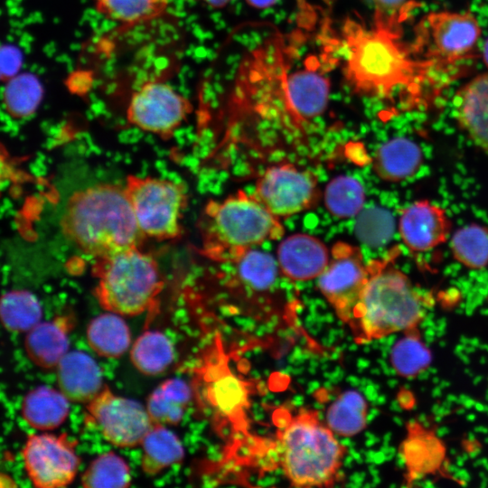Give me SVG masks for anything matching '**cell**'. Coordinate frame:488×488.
Returning <instances> with one entry per match:
<instances>
[{"label": "cell", "mask_w": 488, "mask_h": 488, "mask_svg": "<svg viewBox=\"0 0 488 488\" xmlns=\"http://www.w3.org/2000/svg\"><path fill=\"white\" fill-rule=\"evenodd\" d=\"M64 236L97 259L137 248L144 239L125 187L96 184L72 193L61 218Z\"/></svg>", "instance_id": "obj_1"}, {"label": "cell", "mask_w": 488, "mask_h": 488, "mask_svg": "<svg viewBox=\"0 0 488 488\" xmlns=\"http://www.w3.org/2000/svg\"><path fill=\"white\" fill-rule=\"evenodd\" d=\"M398 253L369 262L370 277L352 330L357 343L418 328L426 298L394 264Z\"/></svg>", "instance_id": "obj_2"}, {"label": "cell", "mask_w": 488, "mask_h": 488, "mask_svg": "<svg viewBox=\"0 0 488 488\" xmlns=\"http://www.w3.org/2000/svg\"><path fill=\"white\" fill-rule=\"evenodd\" d=\"M344 72L354 89L380 98L409 85L424 64L412 58L398 35L349 22L343 29Z\"/></svg>", "instance_id": "obj_3"}, {"label": "cell", "mask_w": 488, "mask_h": 488, "mask_svg": "<svg viewBox=\"0 0 488 488\" xmlns=\"http://www.w3.org/2000/svg\"><path fill=\"white\" fill-rule=\"evenodd\" d=\"M278 465L296 487H329L339 478L346 448L317 411L301 409L288 418L277 435Z\"/></svg>", "instance_id": "obj_4"}, {"label": "cell", "mask_w": 488, "mask_h": 488, "mask_svg": "<svg viewBox=\"0 0 488 488\" xmlns=\"http://www.w3.org/2000/svg\"><path fill=\"white\" fill-rule=\"evenodd\" d=\"M202 232L204 254L230 263L267 241L282 239L285 230L252 193L239 191L206 206Z\"/></svg>", "instance_id": "obj_5"}, {"label": "cell", "mask_w": 488, "mask_h": 488, "mask_svg": "<svg viewBox=\"0 0 488 488\" xmlns=\"http://www.w3.org/2000/svg\"><path fill=\"white\" fill-rule=\"evenodd\" d=\"M95 295L108 312L137 315L155 303L163 287L156 261L137 248L97 259Z\"/></svg>", "instance_id": "obj_6"}, {"label": "cell", "mask_w": 488, "mask_h": 488, "mask_svg": "<svg viewBox=\"0 0 488 488\" xmlns=\"http://www.w3.org/2000/svg\"><path fill=\"white\" fill-rule=\"evenodd\" d=\"M480 35L479 23L469 12H432L417 28L416 52L426 69L449 67L474 56Z\"/></svg>", "instance_id": "obj_7"}, {"label": "cell", "mask_w": 488, "mask_h": 488, "mask_svg": "<svg viewBox=\"0 0 488 488\" xmlns=\"http://www.w3.org/2000/svg\"><path fill=\"white\" fill-rule=\"evenodd\" d=\"M125 190L145 237L168 239L180 234L186 201L182 186L164 179L130 176Z\"/></svg>", "instance_id": "obj_8"}, {"label": "cell", "mask_w": 488, "mask_h": 488, "mask_svg": "<svg viewBox=\"0 0 488 488\" xmlns=\"http://www.w3.org/2000/svg\"><path fill=\"white\" fill-rule=\"evenodd\" d=\"M369 277L370 266L364 262L361 249L339 241L332 247L329 263L317 277L320 292L351 330Z\"/></svg>", "instance_id": "obj_9"}, {"label": "cell", "mask_w": 488, "mask_h": 488, "mask_svg": "<svg viewBox=\"0 0 488 488\" xmlns=\"http://www.w3.org/2000/svg\"><path fill=\"white\" fill-rule=\"evenodd\" d=\"M256 199L279 220L314 207L320 197L316 175L292 164L266 169L256 183Z\"/></svg>", "instance_id": "obj_10"}, {"label": "cell", "mask_w": 488, "mask_h": 488, "mask_svg": "<svg viewBox=\"0 0 488 488\" xmlns=\"http://www.w3.org/2000/svg\"><path fill=\"white\" fill-rule=\"evenodd\" d=\"M192 112L190 100L163 80L143 82L131 95L127 118L135 127L169 137Z\"/></svg>", "instance_id": "obj_11"}, {"label": "cell", "mask_w": 488, "mask_h": 488, "mask_svg": "<svg viewBox=\"0 0 488 488\" xmlns=\"http://www.w3.org/2000/svg\"><path fill=\"white\" fill-rule=\"evenodd\" d=\"M76 442L67 435L50 433L28 436L22 450L25 472L34 486L58 488L70 484L75 478L80 458Z\"/></svg>", "instance_id": "obj_12"}, {"label": "cell", "mask_w": 488, "mask_h": 488, "mask_svg": "<svg viewBox=\"0 0 488 488\" xmlns=\"http://www.w3.org/2000/svg\"><path fill=\"white\" fill-rule=\"evenodd\" d=\"M86 406L103 436L118 447L141 445L153 426L146 408L136 400L116 395L108 388L104 387Z\"/></svg>", "instance_id": "obj_13"}, {"label": "cell", "mask_w": 488, "mask_h": 488, "mask_svg": "<svg viewBox=\"0 0 488 488\" xmlns=\"http://www.w3.org/2000/svg\"><path fill=\"white\" fill-rule=\"evenodd\" d=\"M329 89L328 79L314 65L286 74V106L293 129L303 130L324 113Z\"/></svg>", "instance_id": "obj_14"}, {"label": "cell", "mask_w": 488, "mask_h": 488, "mask_svg": "<svg viewBox=\"0 0 488 488\" xmlns=\"http://www.w3.org/2000/svg\"><path fill=\"white\" fill-rule=\"evenodd\" d=\"M450 220L445 209L427 200L406 207L399 220V232L404 245L412 252H427L446 242Z\"/></svg>", "instance_id": "obj_15"}, {"label": "cell", "mask_w": 488, "mask_h": 488, "mask_svg": "<svg viewBox=\"0 0 488 488\" xmlns=\"http://www.w3.org/2000/svg\"><path fill=\"white\" fill-rule=\"evenodd\" d=\"M408 484L441 472L446 461V446L436 432L414 420L407 425L399 450Z\"/></svg>", "instance_id": "obj_16"}, {"label": "cell", "mask_w": 488, "mask_h": 488, "mask_svg": "<svg viewBox=\"0 0 488 488\" xmlns=\"http://www.w3.org/2000/svg\"><path fill=\"white\" fill-rule=\"evenodd\" d=\"M331 249L318 238L296 233L278 245L277 262L284 277L294 282L317 278L326 268Z\"/></svg>", "instance_id": "obj_17"}, {"label": "cell", "mask_w": 488, "mask_h": 488, "mask_svg": "<svg viewBox=\"0 0 488 488\" xmlns=\"http://www.w3.org/2000/svg\"><path fill=\"white\" fill-rule=\"evenodd\" d=\"M452 115L468 138L488 152V72L474 77L455 92Z\"/></svg>", "instance_id": "obj_18"}, {"label": "cell", "mask_w": 488, "mask_h": 488, "mask_svg": "<svg viewBox=\"0 0 488 488\" xmlns=\"http://www.w3.org/2000/svg\"><path fill=\"white\" fill-rule=\"evenodd\" d=\"M56 369L59 389L70 402L87 405L104 388L99 364L83 352H68Z\"/></svg>", "instance_id": "obj_19"}, {"label": "cell", "mask_w": 488, "mask_h": 488, "mask_svg": "<svg viewBox=\"0 0 488 488\" xmlns=\"http://www.w3.org/2000/svg\"><path fill=\"white\" fill-rule=\"evenodd\" d=\"M70 322L60 317L41 321L26 333L24 350L28 358L42 369L56 368L69 352Z\"/></svg>", "instance_id": "obj_20"}, {"label": "cell", "mask_w": 488, "mask_h": 488, "mask_svg": "<svg viewBox=\"0 0 488 488\" xmlns=\"http://www.w3.org/2000/svg\"><path fill=\"white\" fill-rule=\"evenodd\" d=\"M218 362V374L210 386V399L216 410L239 430L247 427L246 412L249 407L248 383L234 375L222 361Z\"/></svg>", "instance_id": "obj_21"}, {"label": "cell", "mask_w": 488, "mask_h": 488, "mask_svg": "<svg viewBox=\"0 0 488 488\" xmlns=\"http://www.w3.org/2000/svg\"><path fill=\"white\" fill-rule=\"evenodd\" d=\"M372 163L373 170L380 179L400 182L416 174L423 163V154L414 141L395 137L376 151Z\"/></svg>", "instance_id": "obj_22"}, {"label": "cell", "mask_w": 488, "mask_h": 488, "mask_svg": "<svg viewBox=\"0 0 488 488\" xmlns=\"http://www.w3.org/2000/svg\"><path fill=\"white\" fill-rule=\"evenodd\" d=\"M70 400L60 390L49 386H38L23 399L21 413L23 420L40 431L60 427L70 412Z\"/></svg>", "instance_id": "obj_23"}, {"label": "cell", "mask_w": 488, "mask_h": 488, "mask_svg": "<svg viewBox=\"0 0 488 488\" xmlns=\"http://www.w3.org/2000/svg\"><path fill=\"white\" fill-rule=\"evenodd\" d=\"M87 340L89 347L99 356L118 358L129 348L131 334L121 315L108 312L89 323Z\"/></svg>", "instance_id": "obj_24"}, {"label": "cell", "mask_w": 488, "mask_h": 488, "mask_svg": "<svg viewBox=\"0 0 488 488\" xmlns=\"http://www.w3.org/2000/svg\"><path fill=\"white\" fill-rule=\"evenodd\" d=\"M192 391L181 379L162 382L149 395L146 410L154 425H176L190 401Z\"/></svg>", "instance_id": "obj_25"}, {"label": "cell", "mask_w": 488, "mask_h": 488, "mask_svg": "<svg viewBox=\"0 0 488 488\" xmlns=\"http://www.w3.org/2000/svg\"><path fill=\"white\" fill-rule=\"evenodd\" d=\"M142 471L146 475H155L181 461L184 455L182 443L166 426L154 425L142 443Z\"/></svg>", "instance_id": "obj_26"}, {"label": "cell", "mask_w": 488, "mask_h": 488, "mask_svg": "<svg viewBox=\"0 0 488 488\" xmlns=\"http://www.w3.org/2000/svg\"><path fill=\"white\" fill-rule=\"evenodd\" d=\"M236 281L254 293L274 289L281 274L277 260L268 253L251 249L232 262Z\"/></svg>", "instance_id": "obj_27"}, {"label": "cell", "mask_w": 488, "mask_h": 488, "mask_svg": "<svg viewBox=\"0 0 488 488\" xmlns=\"http://www.w3.org/2000/svg\"><path fill=\"white\" fill-rule=\"evenodd\" d=\"M170 0H94L97 12L124 26H134L162 16Z\"/></svg>", "instance_id": "obj_28"}, {"label": "cell", "mask_w": 488, "mask_h": 488, "mask_svg": "<svg viewBox=\"0 0 488 488\" xmlns=\"http://www.w3.org/2000/svg\"><path fill=\"white\" fill-rule=\"evenodd\" d=\"M38 298L26 290H13L0 296V323L8 331L27 333L42 321Z\"/></svg>", "instance_id": "obj_29"}, {"label": "cell", "mask_w": 488, "mask_h": 488, "mask_svg": "<svg viewBox=\"0 0 488 488\" xmlns=\"http://www.w3.org/2000/svg\"><path fill=\"white\" fill-rule=\"evenodd\" d=\"M367 412L365 398L356 390H347L328 408L326 425L339 436H352L365 428Z\"/></svg>", "instance_id": "obj_30"}, {"label": "cell", "mask_w": 488, "mask_h": 488, "mask_svg": "<svg viewBox=\"0 0 488 488\" xmlns=\"http://www.w3.org/2000/svg\"><path fill=\"white\" fill-rule=\"evenodd\" d=\"M130 358L133 365L140 372L146 375H157L172 363L173 344L163 333L146 331L133 343Z\"/></svg>", "instance_id": "obj_31"}, {"label": "cell", "mask_w": 488, "mask_h": 488, "mask_svg": "<svg viewBox=\"0 0 488 488\" xmlns=\"http://www.w3.org/2000/svg\"><path fill=\"white\" fill-rule=\"evenodd\" d=\"M391 348L390 362L395 371L414 378L425 371L432 361L431 352L423 342L418 328L407 331Z\"/></svg>", "instance_id": "obj_32"}, {"label": "cell", "mask_w": 488, "mask_h": 488, "mask_svg": "<svg viewBox=\"0 0 488 488\" xmlns=\"http://www.w3.org/2000/svg\"><path fill=\"white\" fill-rule=\"evenodd\" d=\"M454 258L470 269H481L488 264V229L470 224L457 230L450 241Z\"/></svg>", "instance_id": "obj_33"}, {"label": "cell", "mask_w": 488, "mask_h": 488, "mask_svg": "<svg viewBox=\"0 0 488 488\" xmlns=\"http://www.w3.org/2000/svg\"><path fill=\"white\" fill-rule=\"evenodd\" d=\"M324 197L329 212L337 218L344 219L361 211L365 191L360 181L354 177L341 175L330 181Z\"/></svg>", "instance_id": "obj_34"}, {"label": "cell", "mask_w": 488, "mask_h": 488, "mask_svg": "<svg viewBox=\"0 0 488 488\" xmlns=\"http://www.w3.org/2000/svg\"><path fill=\"white\" fill-rule=\"evenodd\" d=\"M130 482L127 462L113 452L95 458L81 476V484L87 488H123Z\"/></svg>", "instance_id": "obj_35"}, {"label": "cell", "mask_w": 488, "mask_h": 488, "mask_svg": "<svg viewBox=\"0 0 488 488\" xmlns=\"http://www.w3.org/2000/svg\"><path fill=\"white\" fill-rule=\"evenodd\" d=\"M42 93L41 85L34 78L30 76L18 78L5 91V108L14 117H29L36 110Z\"/></svg>", "instance_id": "obj_36"}, {"label": "cell", "mask_w": 488, "mask_h": 488, "mask_svg": "<svg viewBox=\"0 0 488 488\" xmlns=\"http://www.w3.org/2000/svg\"><path fill=\"white\" fill-rule=\"evenodd\" d=\"M377 28L398 35L399 25L417 6V0H372Z\"/></svg>", "instance_id": "obj_37"}, {"label": "cell", "mask_w": 488, "mask_h": 488, "mask_svg": "<svg viewBox=\"0 0 488 488\" xmlns=\"http://www.w3.org/2000/svg\"><path fill=\"white\" fill-rule=\"evenodd\" d=\"M22 171L13 162L6 149L0 144V195L21 178Z\"/></svg>", "instance_id": "obj_38"}, {"label": "cell", "mask_w": 488, "mask_h": 488, "mask_svg": "<svg viewBox=\"0 0 488 488\" xmlns=\"http://www.w3.org/2000/svg\"><path fill=\"white\" fill-rule=\"evenodd\" d=\"M200 1L211 7L221 8L227 5L231 0H200Z\"/></svg>", "instance_id": "obj_39"}, {"label": "cell", "mask_w": 488, "mask_h": 488, "mask_svg": "<svg viewBox=\"0 0 488 488\" xmlns=\"http://www.w3.org/2000/svg\"><path fill=\"white\" fill-rule=\"evenodd\" d=\"M248 3L258 8H264L276 3L277 0H247Z\"/></svg>", "instance_id": "obj_40"}, {"label": "cell", "mask_w": 488, "mask_h": 488, "mask_svg": "<svg viewBox=\"0 0 488 488\" xmlns=\"http://www.w3.org/2000/svg\"><path fill=\"white\" fill-rule=\"evenodd\" d=\"M14 485L15 483L10 476L0 473V487H10Z\"/></svg>", "instance_id": "obj_41"}, {"label": "cell", "mask_w": 488, "mask_h": 488, "mask_svg": "<svg viewBox=\"0 0 488 488\" xmlns=\"http://www.w3.org/2000/svg\"><path fill=\"white\" fill-rule=\"evenodd\" d=\"M483 60L485 66L488 68V39L485 41L483 48Z\"/></svg>", "instance_id": "obj_42"}]
</instances>
